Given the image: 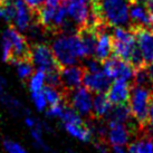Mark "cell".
I'll list each match as a JSON object with an SVG mask.
<instances>
[{"instance_id": "6da1fadb", "label": "cell", "mask_w": 153, "mask_h": 153, "mask_svg": "<svg viewBox=\"0 0 153 153\" xmlns=\"http://www.w3.org/2000/svg\"><path fill=\"white\" fill-rule=\"evenodd\" d=\"M93 13L98 22L107 27L130 26V0L92 1Z\"/></svg>"}, {"instance_id": "7a4b0ae2", "label": "cell", "mask_w": 153, "mask_h": 153, "mask_svg": "<svg viewBox=\"0 0 153 153\" xmlns=\"http://www.w3.org/2000/svg\"><path fill=\"white\" fill-rule=\"evenodd\" d=\"M51 47L59 68L77 65L79 60L86 59L84 47L77 34H57Z\"/></svg>"}, {"instance_id": "3957f363", "label": "cell", "mask_w": 153, "mask_h": 153, "mask_svg": "<svg viewBox=\"0 0 153 153\" xmlns=\"http://www.w3.org/2000/svg\"><path fill=\"white\" fill-rule=\"evenodd\" d=\"M153 97V88L148 86L133 84L128 105L133 119L141 128H146L149 119L150 104Z\"/></svg>"}, {"instance_id": "277c9868", "label": "cell", "mask_w": 153, "mask_h": 153, "mask_svg": "<svg viewBox=\"0 0 153 153\" xmlns=\"http://www.w3.org/2000/svg\"><path fill=\"white\" fill-rule=\"evenodd\" d=\"M60 121L65 132L73 139L82 143H89L94 140L96 128L89 125L85 121V117L75 112L72 107L66 106Z\"/></svg>"}, {"instance_id": "5b68a950", "label": "cell", "mask_w": 153, "mask_h": 153, "mask_svg": "<svg viewBox=\"0 0 153 153\" xmlns=\"http://www.w3.org/2000/svg\"><path fill=\"white\" fill-rule=\"evenodd\" d=\"M62 4L67 9L68 16L76 24V30L87 25H101L93 13L92 0H63Z\"/></svg>"}, {"instance_id": "8992f818", "label": "cell", "mask_w": 153, "mask_h": 153, "mask_svg": "<svg viewBox=\"0 0 153 153\" xmlns=\"http://www.w3.org/2000/svg\"><path fill=\"white\" fill-rule=\"evenodd\" d=\"M100 133L105 136V141L110 146L128 145V143L133 140L134 128L130 124L106 120V124L100 128Z\"/></svg>"}, {"instance_id": "52a82bcc", "label": "cell", "mask_w": 153, "mask_h": 153, "mask_svg": "<svg viewBox=\"0 0 153 153\" xmlns=\"http://www.w3.org/2000/svg\"><path fill=\"white\" fill-rule=\"evenodd\" d=\"M29 59L35 69H40L46 73L59 69L51 47L48 44L37 43L30 46Z\"/></svg>"}, {"instance_id": "ba28073f", "label": "cell", "mask_w": 153, "mask_h": 153, "mask_svg": "<svg viewBox=\"0 0 153 153\" xmlns=\"http://www.w3.org/2000/svg\"><path fill=\"white\" fill-rule=\"evenodd\" d=\"M102 71L111 81L124 79L130 83H133V79L135 76V68L128 62L120 59L115 56H111L110 58L103 62Z\"/></svg>"}, {"instance_id": "9c48e42d", "label": "cell", "mask_w": 153, "mask_h": 153, "mask_svg": "<svg viewBox=\"0 0 153 153\" xmlns=\"http://www.w3.org/2000/svg\"><path fill=\"white\" fill-rule=\"evenodd\" d=\"M67 100L69 107H72L83 117H88L92 115L94 94L83 85L69 91Z\"/></svg>"}, {"instance_id": "30bf717a", "label": "cell", "mask_w": 153, "mask_h": 153, "mask_svg": "<svg viewBox=\"0 0 153 153\" xmlns=\"http://www.w3.org/2000/svg\"><path fill=\"white\" fill-rule=\"evenodd\" d=\"M2 37L8 40L13 48V60L10 64H13L15 60L29 58L30 46L27 43V38L15 26H9V28L4 30Z\"/></svg>"}, {"instance_id": "8fae6325", "label": "cell", "mask_w": 153, "mask_h": 153, "mask_svg": "<svg viewBox=\"0 0 153 153\" xmlns=\"http://www.w3.org/2000/svg\"><path fill=\"white\" fill-rule=\"evenodd\" d=\"M135 35L136 44L140 49L145 65L153 64V34L150 28L130 25L128 27Z\"/></svg>"}, {"instance_id": "7c38bea8", "label": "cell", "mask_w": 153, "mask_h": 153, "mask_svg": "<svg viewBox=\"0 0 153 153\" xmlns=\"http://www.w3.org/2000/svg\"><path fill=\"white\" fill-rule=\"evenodd\" d=\"M60 84L64 91H73L83 85V79L85 75V68L79 65H72L59 68Z\"/></svg>"}, {"instance_id": "4fadbf2b", "label": "cell", "mask_w": 153, "mask_h": 153, "mask_svg": "<svg viewBox=\"0 0 153 153\" xmlns=\"http://www.w3.org/2000/svg\"><path fill=\"white\" fill-rule=\"evenodd\" d=\"M132 84L124 79H114L111 82L110 87L106 91V96L113 106L126 105L131 95Z\"/></svg>"}, {"instance_id": "5bb4252c", "label": "cell", "mask_w": 153, "mask_h": 153, "mask_svg": "<svg viewBox=\"0 0 153 153\" xmlns=\"http://www.w3.org/2000/svg\"><path fill=\"white\" fill-rule=\"evenodd\" d=\"M24 122H25L26 126L28 128V130H29L30 137H31L35 146L38 150H40L42 152H49L51 149L47 144L46 140H45V135H44L45 131H46L45 125L39 120L31 116L29 113L24 116Z\"/></svg>"}, {"instance_id": "9a60e30c", "label": "cell", "mask_w": 153, "mask_h": 153, "mask_svg": "<svg viewBox=\"0 0 153 153\" xmlns=\"http://www.w3.org/2000/svg\"><path fill=\"white\" fill-rule=\"evenodd\" d=\"M107 28L106 26L100 27L96 36L93 57L101 63L112 56V35L107 33Z\"/></svg>"}, {"instance_id": "2e32d148", "label": "cell", "mask_w": 153, "mask_h": 153, "mask_svg": "<svg viewBox=\"0 0 153 153\" xmlns=\"http://www.w3.org/2000/svg\"><path fill=\"white\" fill-rule=\"evenodd\" d=\"M111 79L104 74L102 69L97 72H86L83 79V86L91 91L93 94L106 93L110 87Z\"/></svg>"}, {"instance_id": "e0dca14e", "label": "cell", "mask_w": 153, "mask_h": 153, "mask_svg": "<svg viewBox=\"0 0 153 153\" xmlns=\"http://www.w3.org/2000/svg\"><path fill=\"white\" fill-rule=\"evenodd\" d=\"M16 15H15V27L19 31L29 30L31 25L35 22L34 11L25 4L24 0H13Z\"/></svg>"}, {"instance_id": "ac0fdd59", "label": "cell", "mask_w": 153, "mask_h": 153, "mask_svg": "<svg viewBox=\"0 0 153 153\" xmlns=\"http://www.w3.org/2000/svg\"><path fill=\"white\" fill-rule=\"evenodd\" d=\"M130 25L133 26H142L150 29L152 27V18L143 4L130 2Z\"/></svg>"}, {"instance_id": "d6986e66", "label": "cell", "mask_w": 153, "mask_h": 153, "mask_svg": "<svg viewBox=\"0 0 153 153\" xmlns=\"http://www.w3.org/2000/svg\"><path fill=\"white\" fill-rule=\"evenodd\" d=\"M112 110H113V104L107 98L106 94H94L93 108H92V115L94 117L98 120H106L110 116Z\"/></svg>"}, {"instance_id": "ffe728a7", "label": "cell", "mask_w": 153, "mask_h": 153, "mask_svg": "<svg viewBox=\"0 0 153 153\" xmlns=\"http://www.w3.org/2000/svg\"><path fill=\"white\" fill-rule=\"evenodd\" d=\"M128 153H153V137L145 134L132 140L128 145Z\"/></svg>"}, {"instance_id": "44dd1931", "label": "cell", "mask_w": 153, "mask_h": 153, "mask_svg": "<svg viewBox=\"0 0 153 153\" xmlns=\"http://www.w3.org/2000/svg\"><path fill=\"white\" fill-rule=\"evenodd\" d=\"M0 100L2 104L4 105V107L13 115H22V116H25V115L28 114V111L26 110L24 104H22L18 98L13 97L9 94H6L4 92L0 93Z\"/></svg>"}, {"instance_id": "7402d4cb", "label": "cell", "mask_w": 153, "mask_h": 153, "mask_svg": "<svg viewBox=\"0 0 153 153\" xmlns=\"http://www.w3.org/2000/svg\"><path fill=\"white\" fill-rule=\"evenodd\" d=\"M106 120H111V121H116L120 123H125L133 125L134 123H136L133 115L131 113V110L128 105H117V106H113V110L111 112L110 116Z\"/></svg>"}, {"instance_id": "603a6c76", "label": "cell", "mask_w": 153, "mask_h": 153, "mask_svg": "<svg viewBox=\"0 0 153 153\" xmlns=\"http://www.w3.org/2000/svg\"><path fill=\"white\" fill-rule=\"evenodd\" d=\"M27 86L29 93L40 92L47 86L46 82V72L40 69H35V72L31 74V76L27 79Z\"/></svg>"}, {"instance_id": "cb8c5ba5", "label": "cell", "mask_w": 153, "mask_h": 153, "mask_svg": "<svg viewBox=\"0 0 153 153\" xmlns=\"http://www.w3.org/2000/svg\"><path fill=\"white\" fill-rule=\"evenodd\" d=\"M45 97L47 100L48 106L51 105H56V104H63L65 100L64 89L62 87H54V86L47 85L43 89Z\"/></svg>"}, {"instance_id": "d4e9b609", "label": "cell", "mask_w": 153, "mask_h": 153, "mask_svg": "<svg viewBox=\"0 0 153 153\" xmlns=\"http://www.w3.org/2000/svg\"><path fill=\"white\" fill-rule=\"evenodd\" d=\"M16 68V73L17 76L22 79V81H27L31 74L35 72L34 65L31 64L29 58H25V59H18L15 60L13 63Z\"/></svg>"}, {"instance_id": "484cf974", "label": "cell", "mask_w": 153, "mask_h": 153, "mask_svg": "<svg viewBox=\"0 0 153 153\" xmlns=\"http://www.w3.org/2000/svg\"><path fill=\"white\" fill-rule=\"evenodd\" d=\"M30 101H31L33 106L38 112H46L47 107H48V103H47V100L45 97V94L43 91L30 93Z\"/></svg>"}, {"instance_id": "4316f807", "label": "cell", "mask_w": 153, "mask_h": 153, "mask_svg": "<svg viewBox=\"0 0 153 153\" xmlns=\"http://www.w3.org/2000/svg\"><path fill=\"white\" fill-rule=\"evenodd\" d=\"M2 146H4V150L6 153H28V151L19 142L10 140V139L4 140V143H2Z\"/></svg>"}, {"instance_id": "83f0119b", "label": "cell", "mask_w": 153, "mask_h": 153, "mask_svg": "<svg viewBox=\"0 0 153 153\" xmlns=\"http://www.w3.org/2000/svg\"><path fill=\"white\" fill-rule=\"evenodd\" d=\"M65 108L66 106L63 104H56V105H51V106L47 107L46 110V115L49 117V119H55V120H60L62 116L64 114Z\"/></svg>"}, {"instance_id": "f1b7e54d", "label": "cell", "mask_w": 153, "mask_h": 153, "mask_svg": "<svg viewBox=\"0 0 153 153\" xmlns=\"http://www.w3.org/2000/svg\"><path fill=\"white\" fill-rule=\"evenodd\" d=\"M46 82H47V85H49V86L62 87L59 69H56V71H51V72L46 73Z\"/></svg>"}, {"instance_id": "f546056e", "label": "cell", "mask_w": 153, "mask_h": 153, "mask_svg": "<svg viewBox=\"0 0 153 153\" xmlns=\"http://www.w3.org/2000/svg\"><path fill=\"white\" fill-rule=\"evenodd\" d=\"M24 1H25V4L35 13L37 9H39L44 4H45L46 0H24Z\"/></svg>"}, {"instance_id": "4dcf8cb0", "label": "cell", "mask_w": 153, "mask_h": 153, "mask_svg": "<svg viewBox=\"0 0 153 153\" xmlns=\"http://www.w3.org/2000/svg\"><path fill=\"white\" fill-rule=\"evenodd\" d=\"M146 130L152 133L153 132V97L150 104V110H149V119H148V125H146Z\"/></svg>"}, {"instance_id": "1f68e13d", "label": "cell", "mask_w": 153, "mask_h": 153, "mask_svg": "<svg viewBox=\"0 0 153 153\" xmlns=\"http://www.w3.org/2000/svg\"><path fill=\"white\" fill-rule=\"evenodd\" d=\"M110 153H128V145H111Z\"/></svg>"}, {"instance_id": "d6a6232c", "label": "cell", "mask_w": 153, "mask_h": 153, "mask_svg": "<svg viewBox=\"0 0 153 153\" xmlns=\"http://www.w3.org/2000/svg\"><path fill=\"white\" fill-rule=\"evenodd\" d=\"M95 149L98 153H110V148L107 146L105 143H102V142H98L95 144Z\"/></svg>"}, {"instance_id": "836d02e7", "label": "cell", "mask_w": 153, "mask_h": 153, "mask_svg": "<svg viewBox=\"0 0 153 153\" xmlns=\"http://www.w3.org/2000/svg\"><path fill=\"white\" fill-rule=\"evenodd\" d=\"M145 7L148 9V11H149L150 16H151L153 22V0H146L145 1Z\"/></svg>"}, {"instance_id": "e575fe53", "label": "cell", "mask_w": 153, "mask_h": 153, "mask_svg": "<svg viewBox=\"0 0 153 153\" xmlns=\"http://www.w3.org/2000/svg\"><path fill=\"white\" fill-rule=\"evenodd\" d=\"M62 1H63V0H46L45 2L48 4H51V6L57 7V6H59V4H62Z\"/></svg>"}, {"instance_id": "d590c367", "label": "cell", "mask_w": 153, "mask_h": 153, "mask_svg": "<svg viewBox=\"0 0 153 153\" xmlns=\"http://www.w3.org/2000/svg\"><path fill=\"white\" fill-rule=\"evenodd\" d=\"M4 87H6V79L0 75V93L4 92Z\"/></svg>"}, {"instance_id": "8d00e7d4", "label": "cell", "mask_w": 153, "mask_h": 153, "mask_svg": "<svg viewBox=\"0 0 153 153\" xmlns=\"http://www.w3.org/2000/svg\"><path fill=\"white\" fill-rule=\"evenodd\" d=\"M146 0H130V2H137V4H144Z\"/></svg>"}, {"instance_id": "74e56055", "label": "cell", "mask_w": 153, "mask_h": 153, "mask_svg": "<svg viewBox=\"0 0 153 153\" xmlns=\"http://www.w3.org/2000/svg\"><path fill=\"white\" fill-rule=\"evenodd\" d=\"M68 153H75L74 151H68Z\"/></svg>"}, {"instance_id": "f35d334b", "label": "cell", "mask_w": 153, "mask_h": 153, "mask_svg": "<svg viewBox=\"0 0 153 153\" xmlns=\"http://www.w3.org/2000/svg\"><path fill=\"white\" fill-rule=\"evenodd\" d=\"M4 0H0V4H2V2H4Z\"/></svg>"}, {"instance_id": "ab89813d", "label": "cell", "mask_w": 153, "mask_h": 153, "mask_svg": "<svg viewBox=\"0 0 153 153\" xmlns=\"http://www.w3.org/2000/svg\"><path fill=\"white\" fill-rule=\"evenodd\" d=\"M92 1H97V0H92Z\"/></svg>"}, {"instance_id": "60d3db41", "label": "cell", "mask_w": 153, "mask_h": 153, "mask_svg": "<svg viewBox=\"0 0 153 153\" xmlns=\"http://www.w3.org/2000/svg\"><path fill=\"white\" fill-rule=\"evenodd\" d=\"M151 136H152V137H153V135H151Z\"/></svg>"}]
</instances>
